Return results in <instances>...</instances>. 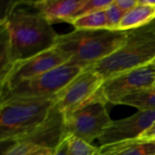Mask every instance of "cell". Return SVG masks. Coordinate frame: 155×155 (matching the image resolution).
I'll use <instances>...</instances> for the list:
<instances>
[{"label":"cell","instance_id":"cell-14","mask_svg":"<svg viewBox=\"0 0 155 155\" xmlns=\"http://www.w3.org/2000/svg\"><path fill=\"white\" fill-rule=\"evenodd\" d=\"M103 155H155V143H143L135 140L101 146Z\"/></svg>","mask_w":155,"mask_h":155},{"label":"cell","instance_id":"cell-22","mask_svg":"<svg viewBox=\"0 0 155 155\" xmlns=\"http://www.w3.org/2000/svg\"><path fill=\"white\" fill-rule=\"evenodd\" d=\"M53 155H69V146L65 139V136L64 139L58 145V147L54 150V153Z\"/></svg>","mask_w":155,"mask_h":155},{"label":"cell","instance_id":"cell-11","mask_svg":"<svg viewBox=\"0 0 155 155\" xmlns=\"http://www.w3.org/2000/svg\"><path fill=\"white\" fill-rule=\"evenodd\" d=\"M155 123V110L139 111L127 118L114 121L99 138L101 146H106L137 139Z\"/></svg>","mask_w":155,"mask_h":155},{"label":"cell","instance_id":"cell-4","mask_svg":"<svg viewBox=\"0 0 155 155\" xmlns=\"http://www.w3.org/2000/svg\"><path fill=\"white\" fill-rule=\"evenodd\" d=\"M154 59L155 20L146 26L127 31V40L121 48L88 68L96 72L105 82L152 64Z\"/></svg>","mask_w":155,"mask_h":155},{"label":"cell","instance_id":"cell-24","mask_svg":"<svg viewBox=\"0 0 155 155\" xmlns=\"http://www.w3.org/2000/svg\"><path fill=\"white\" fill-rule=\"evenodd\" d=\"M95 155H103L102 153H101V152H100V148H99V150H98V152L95 153Z\"/></svg>","mask_w":155,"mask_h":155},{"label":"cell","instance_id":"cell-1","mask_svg":"<svg viewBox=\"0 0 155 155\" xmlns=\"http://www.w3.org/2000/svg\"><path fill=\"white\" fill-rule=\"evenodd\" d=\"M0 27L7 34L15 63L54 48L59 37L33 1H17L8 5Z\"/></svg>","mask_w":155,"mask_h":155},{"label":"cell","instance_id":"cell-5","mask_svg":"<svg viewBox=\"0 0 155 155\" xmlns=\"http://www.w3.org/2000/svg\"><path fill=\"white\" fill-rule=\"evenodd\" d=\"M106 104L107 101L101 89L92 102L64 118L65 135H74L90 144L94 140H99L114 123Z\"/></svg>","mask_w":155,"mask_h":155},{"label":"cell","instance_id":"cell-16","mask_svg":"<svg viewBox=\"0 0 155 155\" xmlns=\"http://www.w3.org/2000/svg\"><path fill=\"white\" fill-rule=\"evenodd\" d=\"M105 10V9H104ZM98 11L73 19L70 24L75 30H102L108 29L105 11Z\"/></svg>","mask_w":155,"mask_h":155},{"label":"cell","instance_id":"cell-26","mask_svg":"<svg viewBox=\"0 0 155 155\" xmlns=\"http://www.w3.org/2000/svg\"><path fill=\"white\" fill-rule=\"evenodd\" d=\"M154 88H155V85H154Z\"/></svg>","mask_w":155,"mask_h":155},{"label":"cell","instance_id":"cell-9","mask_svg":"<svg viewBox=\"0 0 155 155\" xmlns=\"http://www.w3.org/2000/svg\"><path fill=\"white\" fill-rule=\"evenodd\" d=\"M68 62L69 57L56 46L25 60L18 61L1 82L0 93L11 90L24 81L45 74Z\"/></svg>","mask_w":155,"mask_h":155},{"label":"cell","instance_id":"cell-17","mask_svg":"<svg viewBox=\"0 0 155 155\" xmlns=\"http://www.w3.org/2000/svg\"><path fill=\"white\" fill-rule=\"evenodd\" d=\"M69 146V155H95L99 148L70 134L65 135Z\"/></svg>","mask_w":155,"mask_h":155},{"label":"cell","instance_id":"cell-13","mask_svg":"<svg viewBox=\"0 0 155 155\" xmlns=\"http://www.w3.org/2000/svg\"><path fill=\"white\" fill-rule=\"evenodd\" d=\"M155 20V5H142L139 3L132 10L124 14L119 31H131L150 25Z\"/></svg>","mask_w":155,"mask_h":155},{"label":"cell","instance_id":"cell-7","mask_svg":"<svg viewBox=\"0 0 155 155\" xmlns=\"http://www.w3.org/2000/svg\"><path fill=\"white\" fill-rule=\"evenodd\" d=\"M104 84V80L101 75L86 68L57 94L56 107L64 118H66L92 102L101 91Z\"/></svg>","mask_w":155,"mask_h":155},{"label":"cell","instance_id":"cell-19","mask_svg":"<svg viewBox=\"0 0 155 155\" xmlns=\"http://www.w3.org/2000/svg\"><path fill=\"white\" fill-rule=\"evenodd\" d=\"M113 1L114 0H85L83 7L79 10V12L76 14L74 18L88 14H92L94 12L104 10L107 6H109L113 3Z\"/></svg>","mask_w":155,"mask_h":155},{"label":"cell","instance_id":"cell-15","mask_svg":"<svg viewBox=\"0 0 155 155\" xmlns=\"http://www.w3.org/2000/svg\"><path fill=\"white\" fill-rule=\"evenodd\" d=\"M120 104L137 108L139 111L155 110V88L142 90L122 99Z\"/></svg>","mask_w":155,"mask_h":155},{"label":"cell","instance_id":"cell-8","mask_svg":"<svg viewBox=\"0 0 155 155\" xmlns=\"http://www.w3.org/2000/svg\"><path fill=\"white\" fill-rule=\"evenodd\" d=\"M64 136V118L55 105L47 120L36 131L14 142L2 155H27L44 148L55 150Z\"/></svg>","mask_w":155,"mask_h":155},{"label":"cell","instance_id":"cell-25","mask_svg":"<svg viewBox=\"0 0 155 155\" xmlns=\"http://www.w3.org/2000/svg\"><path fill=\"white\" fill-rule=\"evenodd\" d=\"M153 63H154V64H155V59H154V61H153Z\"/></svg>","mask_w":155,"mask_h":155},{"label":"cell","instance_id":"cell-20","mask_svg":"<svg viewBox=\"0 0 155 155\" xmlns=\"http://www.w3.org/2000/svg\"><path fill=\"white\" fill-rule=\"evenodd\" d=\"M135 141L143 143H155V123L144 131Z\"/></svg>","mask_w":155,"mask_h":155},{"label":"cell","instance_id":"cell-3","mask_svg":"<svg viewBox=\"0 0 155 155\" xmlns=\"http://www.w3.org/2000/svg\"><path fill=\"white\" fill-rule=\"evenodd\" d=\"M57 103V94L47 97L9 99L0 104L1 143L16 142L36 131Z\"/></svg>","mask_w":155,"mask_h":155},{"label":"cell","instance_id":"cell-21","mask_svg":"<svg viewBox=\"0 0 155 155\" xmlns=\"http://www.w3.org/2000/svg\"><path fill=\"white\" fill-rule=\"evenodd\" d=\"M114 2L124 13H127L139 5V0H114Z\"/></svg>","mask_w":155,"mask_h":155},{"label":"cell","instance_id":"cell-6","mask_svg":"<svg viewBox=\"0 0 155 155\" xmlns=\"http://www.w3.org/2000/svg\"><path fill=\"white\" fill-rule=\"evenodd\" d=\"M83 71L80 66L64 64L45 74L24 81L11 90L0 93V102L56 95Z\"/></svg>","mask_w":155,"mask_h":155},{"label":"cell","instance_id":"cell-2","mask_svg":"<svg viewBox=\"0 0 155 155\" xmlns=\"http://www.w3.org/2000/svg\"><path fill=\"white\" fill-rule=\"evenodd\" d=\"M126 40L127 31L74 30L59 35L55 46L69 57L67 64L84 70L114 54Z\"/></svg>","mask_w":155,"mask_h":155},{"label":"cell","instance_id":"cell-10","mask_svg":"<svg viewBox=\"0 0 155 155\" xmlns=\"http://www.w3.org/2000/svg\"><path fill=\"white\" fill-rule=\"evenodd\" d=\"M155 64L125 72L104 82L102 89L107 103L120 104L125 96L146 89L154 88Z\"/></svg>","mask_w":155,"mask_h":155},{"label":"cell","instance_id":"cell-23","mask_svg":"<svg viewBox=\"0 0 155 155\" xmlns=\"http://www.w3.org/2000/svg\"><path fill=\"white\" fill-rule=\"evenodd\" d=\"M54 153V150L53 149H49V148H44L41 150H38L36 152H34L30 154L27 155H53Z\"/></svg>","mask_w":155,"mask_h":155},{"label":"cell","instance_id":"cell-18","mask_svg":"<svg viewBox=\"0 0 155 155\" xmlns=\"http://www.w3.org/2000/svg\"><path fill=\"white\" fill-rule=\"evenodd\" d=\"M104 11H105L106 20H107L108 30L119 31L120 23H121L125 13L118 7V5L114 2V0L109 6H107L105 8Z\"/></svg>","mask_w":155,"mask_h":155},{"label":"cell","instance_id":"cell-12","mask_svg":"<svg viewBox=\"0 0 155 155\" xmlns=\"http://www.w3.org/2000/svg\"><path fill=\"white\" fill-rule=\"evenodd\" d=\"M35 6L51 23L59 21L70 23L85 0H40L33 1Z\"/></svg>","mask_w":155,"mask_h":155}]
</instances>
